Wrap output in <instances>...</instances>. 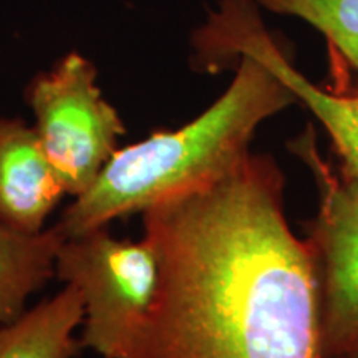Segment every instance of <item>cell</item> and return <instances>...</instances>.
<instances>
[{
  "label": "cell",
  "mask_w": 358,
  "mask_h": 358,
  "mask_svg": "<svg viewBox=\"0 0 358 358\" xmlns=\"http://www.w3.org/2000/svg\"><path fill=\"white\" fill-rule=\"evenodd\" d=\"M284 189L277 161L250 153L141 213L159 284L122 358H325L310 256Z\"/></svg>",
  "instance_id": "obj_1"
},
{
  "label": "cell",
  "mask_w": 358,
  "mask_h": 358,
  "mask_svg": "<svg viewBox=\"0 0 358 358\" xmlns=\"http://www.w3.org/2000/svg\"><path fill=\"white\" fill-rule=\"evenodd\" d=\"M226 92L198 118L118 148L93 185L55 222L65 239L216 181L252 153L257 128L297 98L268 66L239 55Z\"/></svg>",
  "instance_id": "obj_2"
},
{
  "label": "cell",
  "mask_w": 358,
  "mask_h": 358,
  "mask_svg": "<svg viewBox=\"0 0 358 358\" xmlns=\"http://www.w3.org/2000/svg\"><path fill=\"white\" fill-rule=\"evenodd\" d=\"M55 275L82 297V347L122 358L158 292L159 264L150 241L116 239L108 226L65 239Z\"/></svg>",
  "instance_id": "obj_3"
},
{
  "label": "cell",
  "mask_w": 358,
  "mask_h": 358,
  "mask_svg": "<svg viewBox=\"0 0 358 358\" xmlns=\"http://www.w3.org/2000/svg\"><path fill=\"white\" fill-rule=\"evenodd\" d=\"M289 146L310 169L319 192L306 244L315 280L322 353L325 358H358V179L322 158L312 128Z\"/></svg>",
  "instance_id": "obj_4"
},
{
  "label": "cell",
  "mask_w": 358,
  "mask_h": 358,
  "mask_svg": "<svg viewBox=\"0 0 358 358\" xmlns=\"http://www.w3.org/2000/svg\"><path fill=\"white\" fill-rule=\"evenodd\" d=\"M34 129L66 196H82L127 133L118 111L101 95L92 62L70 53L27 90Z\"/></svg>",
  "instance_id": "obj_5"
},
{
  "label": "cell",
  "mask_w": 358,
  "mask_h": 358,
  "mask_svg": "<svg viewBox=\"0 0 358 358\" xmlns=\"http://www.w3.org/2000/svg\"><path fill=\"white\" fill-rule=\"evenodd\" d=\"M259 13L254 0H219L192 38L198 66L214 71L239 55L259 58L287 85L299 105L319 120L342 163L340 169L358 179V93L327 92L310 82L264 27Z\"/></svg>",
  "instance_id": "obj_6"
},
{
  "label": "cell",
  "mask_w": 358,
  "mask_h": 358,
  "mask_svg": "<svg viewBox=\"0 0 358 358\" xmlns=\"http://www.w3.org/2000/svg\"><path fill=\"white\" fill-rule=\"evenodd\" d=\"M64 196L34 127L0 116V224L38 234Z\"/></svg>",
  "instance_id": "obj_7"
},
{
  "label": "cell",
  "mask_w": 358,
  "mask_h": 358,
  "mask_svg": "<svg viewBox=\"0 0 358 358\" xmlns=\"http://www.w3.org/2000/svg\"><path fill=\"white\" fill-rule=\"evenodd\" d=\"M82 322V297L65 285L55 297L0 327V358H75L83 348L75 337Z\"/></svg>",
  "instance_id": "obj_8"
},
{
  "label": "cell",
  "mask_w": 358,
  "mask_h": 358,
  "mask_svg": "<svg viewBox=\"0 0 358 358\" xmlns=\"http://www.w3.org/2000/svg\"><path fill=\"white\" fill-rule=\"evenodd\" d=\"M64 241L57 224L38 234L0 224V327L19 319L30 295L55 275V259Z\"/></svg>",
  "instance_id": "obj_9"
},
{
  "label": "cell",
  "mask_w": 358,
  "mask_h": 358,
  "mask_svg": "<svg viewBox=\"0 0 358 358\" xmlns=\"http://www.w3.org/2000/svg\"><path fill=\"white\" fill-rule=\"evenodd\" d=\"M259 8L307 22L358 71V0H254Z\"/></svg>",
  "instance_id": "obj_10"
}]
</instances>
